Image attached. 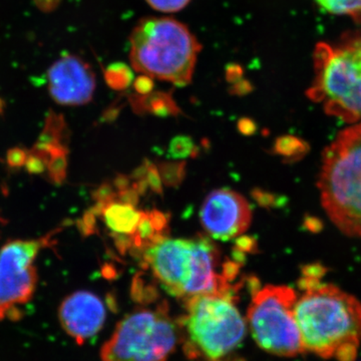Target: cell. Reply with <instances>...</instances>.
I'll use <instances>...</instances> for the list:
<instances>
[{
    "instance_id": "cell-21",
    "label": "cell",
    "mask_w": 361,
    "mask_h": 361,
    "mask_svg": "<svg viewBox=\"0 0 361 361\" xmlns=\"http://www.w3.org/2000/svg\"><path fill=\"white\" fill-rule=\"evenodd\" d=\"M35 1L40 9L49 11L58 6L59 0H35Z\"/></svg>"
},
{
    "instance_id": "cell-11",
    "label": "cell",
    "mask_w": 361,
    "mask_h": 361,
    "mask_svg": "<svg viewBox=\"0 0 361 361\" xmlns=\"http://www.w3.org/2000/svg\"><path fill=\"white\" fill-rule=\"evenodd\" d=\"M94 90V71L78 56H63L49 70V94L59 104L82 106L92 99Z\"/></svg>"
},
{
    "instance_id": "cell-20",
    "label": "cell",
    "mask_w": 361,
    "mask_h": 361,
    "mask_svg": "<svg viewBox=\"0 0 361 361\" xmlns=\"http://www.w3.org/2000/svg\"><path fill=\"white\" fill-rule=\"evenodd\" d=\"M240 265L241 264L235 262V261H228L224 265L222 276L224 277L228 282L232 281V280L238 275Z\"/></svg>"
},
{
    "instance_id": "cell-7",
    "label": "cell",
    "mask_w": 361,
    "mask_h": 361,
    "mask_svg": "<svg viewBox=\"0 0 361 361\" xmlns=\"http://www.w3.org/2000/svg\"><path fill=\"white\" fill-rule=\"evenodd\" d=\"M180 343L178 322L167 305L140 310L116 325L101 349L102 361H167Z\"/></svg>"
},
{
    "instance_id": "cell-1",
    "label": "cell",
    "mask_w": 361,
    "mask_h": 361,
    "mask_svg": "<svg viewBox=\"0 0 361 361\" xmlns=\"http://www.w3.org/2000/svg\"><path fill=\"white\" fill-rule=\"evenodd\" d=\"M301 283L305 293L297 297L294 315L305 351L327 360L343 346H360V300L317 277L305 276Z\"/></svg>"
},
{
    "instance_id": "cell-16",
    "label": "cell",
    "mask_w": 361,
    "mask_h": 361,
    "mask_svg": "<svg viewBox=\"0 0 361 361\" xmlns=\"http://www.w3.org/2000/svg\"><path fill=\"white\" fill-rule=\"evenodd\" d=\"M275 151L279 155L285 157H293L297 154L302 153L304 145L294 137H283L277 140L275 145Z\"/></svg>"
},
{
    "instance_id": "cell-14",
    "label": "cell",
    "mask_w": 361,
    "mask_h": 361,
    "mask_svg": "<svg viewBox=\"0 0 361 361\" xmlns=\"http://www.w3.org/2000/svg\"><path fill=\"white\" fill-rule=\"evenodd\" d=\"M325 11L336 16H349L361 23V0H315Z\"/></svg>"
},
{
    "instance_id": "cell-4",
    "label": "cell",
    "mask_w": 361,
    "mask_h": 361,
    "mask_svg": "<svg viewBox=\"0 0 361 361\" xmlns=\"http://www.w3.org/2000/svg\"><path fill=\"white\" fill-rule=\"evenodd\" d=\"M318 187L332 223L361 238V123L339 133L323 152Z\"/></svg>"
},
{
    "instance_id": "cell-8",
    "label": "cell",
    "mask_w": 361,
    "mask_h": 361,
    "mask_svg": "<svg viewBox=\"0 0 361 361\" xmlns=\"http://www.w3.org/2000/svg\"><path fill=\"white\" fill-rule=\"evenodd\" d=\"M296 300V292L283 285L254 292L247 322L254 341L266 353L295 357L305 351L294 315Z\"/></svg>"
},
{
    "instance_id": "cell-17",
    "label": "cell",
    "mask_w": 361,
    "mask_h": 361,
    "mask_svg": "<svg viewBox=\"0 0 361 361\" xmlns=\"http://www.w3.org/2000/svg\"><path fill=\"white\" fill-rule=\"evenodd\" d=\"M149 6L164 13H174L182 11L191 0H146Z\"/></svg>"
},
{
    "instance_id": "cell-6",
    "label": "cell",
    "mask_w": 361,
    "mask_h": 361,
    "mask_svg": "<svg viewBox=\"0 0 361 361\" xmlns=\"http://www.w3.org/2000/svg\"><path fill=\"white\" fill-rule=\"evenodd\" d=\"M313 61L314 80L307 97L330 116L361 123V32L348 33L337 44L320 42Z\"/></svg>"
},
{
    "instance_id": "cell-3",
    "label": "cell",
    "mask_w": 361,
    "mask_h": 361,
    "mask_svg": "<svg viewBox=\"0 0 361 361\" xmlns=\"http://www.w3.org/2000/svg\"><path fill=\"white\" fill-rule=\"evenodd\" d=\"M145 263L170 295L187 300L201 294L234 295V288L215 273L218 252L208 239L164 237L147 248Z\"/></svg>"
},
{
    "instance_id": "cell-18",
    "label": "cell",
    "mask_w": 361,
    "mask_h": 361,
    "mask_svg": "<svg viewBox=\"0 0 361 361\" xmlns=\"http://www.w3.org/2000/svg\"><path fill=\"white\" fill-rule=\"evenodd\" d=\"M28 149L16 147L7 152L6 163L11 169L25 168Z\"/></svg>"
},
{
    "instance_id": "cell-12",
    "label": "cell",
    "mask_w": 361,
    "mask_h": 361,
    "mask_svg": "<svg viewBox=\"0 0 361 361\" xmlns=\"http://www.w3.org/2000/svg\"><path fill=\"white\" fill-rule=\"evenodd\" d=\"M106 317L103 300L90 291L73 292L61 301L59 307V320L63 331L78 345L101 331Z\"/></svg>"
},
{
    "instance_id": "cell-10",
    "label": "cell",
    "mask_w": 361,
    "mask_h": 361,
    "mask_svg": "<svg viewBox=\"0 0 361 361\" xmlns=\"http://www.w3.org/2000/svg\"><path fill=\"white\" fill-rule=\"evenodd\" d=\"M252 211L242 195L229 189L211 192L201 207L200 220L213 239L229 241L248 229Z\"/></svg>"
},
{
    "instance_id": "cell-22",
    "label": "cell",
    "mask_w": 361,
    "mask_h": 361,
    "mask_svg": "<svg viewBox=\"0 0 361 361\" xmlns=\"http://www.w3.org/2000/svg\"><path fill=\"white\" fill-rule=\"evenodd\" d=\"M4 106H6V104H4V99L0 97V115L4 111Z\"/></svg>"
},
{
    "instance_id": "cell-2",
    "label": "cell",
    "mask_w": 361,
    "mask_h": 361,
    "mask_svg": "<svg viewBox=\"0 0 361 361\" xmlns=\"http://www.w3.org/2000/svg\"><path fill=\"white\" fill-rule=\"evenodd\" d=\"M201 44L172 18H142L130 35V61L145 77L186 87L193 80Z\"/></svg>"
},
{
    "instance_id": "cell-13",
    "label": "cell",
    "mask_w": 361,
    "mask_h": 361,
    "mask_svg": "<svg viewBox=\"0 0 361 361\" xmlns=\"http://www.w3.org/2000/svg\"><path fill=\"white\" fill-rule=\"evenodd\" d=\"M90 212L101 218L118 250L123 252L130 248V237L141 221L142 211L137 210L134 204L122 200L113 188L104 185L97 190L96 205Z\"/></svg>"
},
{
    "instance_id": "cell-5",
    "label": "cell",
    "mask_w": 361,
    "mask_h": 361,
    "mask_svg": "<svg viewBox=\"0 0 361 361\" xmlns=\"http://www.w3.org/2000/svg\"><path fill=\"white\" fill-rule=\"evenodd\" d=\"M185 310L178 322L180 342L191 360L222 361L245 338L247 325L235 296L201 294L185 300Z\"/></svg>"
},
{
    "instance_id": "cell-15",
    "label": "cell",
    "mask_w": 361,
    "mask_h": 361,
    "mask_svg": "<svg viewBox=\"0 0 361 361\" xmlns=\"http://www.w3.org/2000/svg\"><path fill=\"white\" fill-rule=\"evenodd\" d=\"M194 142L188 137H177L171 142L169 156L173 159H184L193 155Z\"/></svg>"
},
{
    "instance_id": "cell-9",
    "label": "cell",
    "mask_w": 361,
    "mask_h": 361,
    "mask_svg": "<svg viewBox=\"0 0 361 361\" xmlns=\"http://www.w3.org/2000/svg\"><path fill=\"white\" fill-rule=\"evenodd\" d=\"M65 225L39 238L7 242L0 249V320L20 318V306L32 300L39 282L35 260L40 252L54 245Z\"/></svg>"
},
{
    "instance_id": "cell-19",
    "label": "cell",
    "mask_w": 361,
    "mask_h": 361,
    "mask_svg": "<svg viewBox=\"0 0 361 361\" xmlns=\"http://www.w3.org/2000/svg\"><path fill=\"white\" fill-rule=\"evenodd\" d=\"M236 248L243 252H255L257 242L249 236H241L236 240Z\"/></svg>"
}]
</instances>
